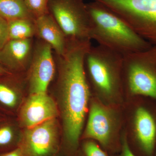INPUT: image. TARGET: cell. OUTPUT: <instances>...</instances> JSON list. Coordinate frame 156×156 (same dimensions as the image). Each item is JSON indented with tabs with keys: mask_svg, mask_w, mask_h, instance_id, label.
Wrapping results in <instances>:
<instances>
[{
	"mask_svg": "<svg viewBox=\"0 0 156 156\" xmlns=\"http://www.w3.org/2000/svg\"><path fill=\"white\" fill-rule=\"evenodd\" d=\"M112 128L109 112L99 104L93 103L90 109L86 128V137L95 140L103 147L109 148Z\"/></svg>",
	"mask_w": 156,
	"mask_h": 156,
	"instance_id": "8fae6325",
	"label": "cell"
},
{
	"mask_svg": "<svg viewBox=\"0 0 156 156\" xmlns=\"http://www.w3.org/2000/svg\"><path fill=\"white\" fill-rule=\"evenodd\" d=\"M122 73L129 92L156 101V46L123 56Z\"/></svg>",
	"mask_w": 156,
	"mask_h": 156,
	"instance_id": "277c9868",
	"label": "cell"
},
{
	"mask_svg": "<svg viewBox=\"0 0 156 156\" xmlns=\"http://www.w3.org/2000/svg\"><path fill=\"white\" fill-rule=\"evenodd\" d=\"M91 40L123 56L147 50L153 45L140 36L114 13L94 2L87 4Z\"/></svg>",
	"mask_w": 156,
	"mask_h": 156,
	"instance_id": "7a4b0ae2",
	"label": "cell"
},
{
	"mask_svg": "<svg viewBox=\"0 0 156 156\" xmlns=\"http://www.w3.org/2000/svg\"><path fill=\"white\" fill-rule=\"evenodd\" d=\"M121 153L119 156H136L132 151L126 137L122 140L121 145Z\"/></svg>",
	"mask_w": 156,
	"mask_h": 156,
	"instance_id": "44dd1931",
	"label": "cell"
},
{
	"mask_svg": "<svg viewBox=\"0 0 156 156\" xmlns=\"http://www.w3.org/2000/svg\"><path fill=\"white\" fill-rule=\"evenodd\" d=\"M123 56L100 45L91 46L85 57V67L98 92L110 95L119 91L122 83Z\"/></svg>",
	"mask_w": 156,
	"mask_h": 156,
	"instance_id": "3957f363",
	"label": "cell"
},
{
	"mask_svg": "<svg viewBox=\"0 0 156 156\" xmlns=\"http://www.w3.org/2000/svg\"><path fill=\"white\" fill-rule=\"evenodd\" d=\"M120 17L132 30L156 46V0H94Z\"/></svg>",
	"mask_w": 156,
	"mask_h": 156,
	"instance_id": "5b68a950",
	"label": "cell"
},
{
	"mask_svg": "<svg viewBox=\"0 0 156 156\" xmlns=\"http://www.w3.org/2000/svg\"><path fill=\"white\" fill-rule=\"evenodd\" d=\"M146 107L136 108L134 115L137 156H154L156 148V118Z\"/></svg>",
	"mask_w": 156,
	"mask_h": 156,
	"instance_id": "9c48e42d",
	"label": "cell"
},
{
	"mask_svg": "<svg viewBox=\"0 0 156 156\" xmlns=\"http://www.w3.org/2000/svg\"><path fill=\"white\" fill-rule=\"evenodd\" d=\"M30 39L10 40L0 50V61L12 67H20L31 55Z\"/></svg>",
	"mask_w": 156,
	"mask_h": 156,
	"instance_id": "4fadbf2b",
	"label": "cell"
},
{
	"mask_svg": "<svg viewBox=\"0 0 156 156\" xmlns=\"http://www.w3.org/2000/svg\"><path fill=\"white\" fill-rule=\"evenodd\" d=\"M17 95L16 92L8 85L0 83V103L9 108L17 104Z\"/></svg>",
	"mask_w": 156,
	"mask_h": 156,
	"instance_id": "e0dca14e",
	"label": "cell"
},
{
	"mask_svg": "<svg viewBox=\"0 0 156 156\" xmlns=\"http://www.w3.org/2000/svg\"><path fill=\"white\" fill-rule=\"evenodd\" d=\"M52 49L44 42L39 45L34 53L30 78L32 94L46 93L53 79L55 65Z\"/></svg>",
	"mask_w": 156,
	"mask_h": 156,
	"instance_id": "ba28073f",
	"label": "cell"
},
{
	"mask_svg": "<svg viewBox=\"0 0 156 156\" xmlns=\"http://www.w3.org/2000/svg\"><path fill=\"white\" fill-rule=\"evenodd\" d=\"M57 127L53 119L30 128L26 134L23 151L26 156H50L57 145Z\"/></svg>",
	"mask_w": 156,
	"mask_h": 156,
	"instance_id": "52a82bcc",
	"label": "cell"
},
{
	"mask_svg": "<svg viewBox=\"0 0 156 156\" xmlns=\"http://www.w3.org/2000/svg\"><path fill=\"white\" fill-rule=\"evenodd\" d=\"M0 16L8 21L18 19L35 20L23 0H0Z\"/></svg>",
	"mask_w": 156,
	"mask_h": 156,
	"instance_id": "5bb4252c",
	"label": "cell"
},
{
	"mask_svg": "<svg viewBox=\"0 0 156 156\" xmlns=\"http://www.w3.org/2000/svg\"><path fill=\"white\" fill-rule=\"evenodd\" d=\"M48 8L67 40L91 41L90 16L83 0H49Z\"/></svg>",
	"mask_w": 156,
	"mask_h": 156,
	"instance_id": "8992f818",
	"label": "cell"
},
{
	"mask_svg": "<svg viewBox=\"0 0 156 156\" xmlns=\"http://www.w3.org/2000/svg\"><path fill=\"white\" fill-rule=\"evenodd\" d=\"M91 41H69L60 59V88L66 140L73 150L77 147L87 111L90 89L85 58Z\"/></svg>",
	"mask_w": 156,
	"mask_h": 156,
	"instance_id": "6da1fadb",
	"label": "cell"
},
{
	"mask_svg": "<svg viewBox=\"0 0 156 156\" xmlns=\"http://www.w3.org/2000/svg\"><path fill=\"white\" fill-rule=\"evenodd\" d=\"M0 156H23V154L21 149L17 148L8 153L1 155Z\"/></svg>",
	"mask_w": 156,
	"mask_h": 156,
	"instance_id": "7402d4cb",
	"label": "cell"
},
{
	"mask_svg": "<svg viewBox=\"0 0 156 156\" xmlns=\"http://www.w3.org/2000/svg\"><path fill=\"white\" fill-rule=\"evenodd\" d=\"M83 151L85 156H108L97 144L92 141H88L84 143Z\"/></svg>",
	"mask_w": 156,
	"mask_h": 156,
	"instance_id": "ac0fdd59",
	"label": "cell"
},
{
	"mask_svg": "<svg viewBox=\"0 0 156 156\" xmlns=\"http://www.w3.org/2000/svg\"><path fill=\"white\" fill-rule=\"evenodd\" d=\"M156 156V148L155 153V156Z\"/></svg>",
	"mask_w": 156,
	"mask_h": 156,
	"instance_id": "cb8c5ba5",
	"label": "cell"
},
{
	"mask_svg": "<svg viewBox=\"0 0 156 156\" xmlns=\"http://www.w3.org/2000/svg\"><path fill=\"white\" fill-rule=\"evenodd\" d=\"M9 40V22L0 16V50Z\"/></svg>",
	"mask_w": 156,
	"mask_h": 156,
	"instance_id": "d6986e66",
	"label": "cell"
},
{
	"mask_svg": "<svg viewBox=\"0 0 156 156\" xmlns=\"http://www.w3.org/2000/svg\"><path fill=\"white\" fill-rule=\"evenodd\" d=\"M27 8L35 19L50 13L49 0H23Z\"/></svg>",
	"mask_w": 156,
	"mask_h": 156,
	"instance_id": "2e32d148",
	"label": "cell"
},
{
	"mask_svg": "<svg viewBox=\"0 0 156 156\" xmlns=\"http://www.w3.org/2000/svg\"><path fill=\"white\" fill-rule=\"evenodd\" d=\"M58 113L53 99L46 93L32 94L23 108L21 119L24 126L30 128L54 119Z\"/></svg>",
	"mask_w": 156,
	"mask_h": 156,
	"instance_id": "30bf717a",
	"label": "cell"
},
{
	"mask_svg": "<svg viewBox=\"0 0 156 156\" xmlns=\"http://www.w3.org/2000/svg\"><path fill=\"white\" fill-rule=\"evenodd\" d=\"M34 20L18 19L8 21L9 40L30 39L36 31Z\"/></svg>",
	"mask_w": 156,
	"mask_h": 156,
	"instance_id": "9a60e30c",
	"label": "cell"
},
{
	"mask_svg": "<svg viewBox=\"0 0 156 156\" xmlns=\"http://www.w3.org/2000/svg\"><path fill=\"white\" fill-rule=\"evenodd\" d=\"M13 138V131L10 127L6 126L0 128V147L8 145Z\"/></svg>",
	"mask_w": 156,
	"mask_h": 156,
	"instance_id": "ffe728a7",
	"label": "cell"
},
{
	"mask_svg": "<svg viewBox=\"0 0 156 156\" xmlns=\"http://www.w3.org/2000/svg\"><path fill=\"white\" fill-rule=\"evenodd\" d=\"M6 73H7V72H6L5 70L0 65V76L5 74Z\"/></svg>",
	"mask_w": 156,
	"mask_h": 156,
	"instance_id": "603a6c76",
	"label": "cell"
},
{
	"mask_svg": "<svg viewBox=\"0 0 156 156\" xmlns=\"http://www.w3.org/2000/svg\"><path fill=\"white\" fill-rule=\"evenodd\" d=\"M36 30L45 42L54 49L59 56L64 54L68 40L56 20L50 13L36 18Z\"/></svg>",
	"mask_w": 156,
	"mask_h": 156,
	"instance_id": "7c38bea8",
	"label": "cell"
}]
</instances>
